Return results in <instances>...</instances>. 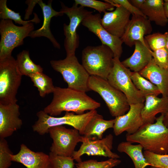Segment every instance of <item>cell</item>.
I'll return each mask as SVG.
<instances>
[{
    "label": "cell",
    "instance_id": "21",
    "mask_svg": "<svg viewBox=\"0 0 168 168\" xmlns=\"http://www.w3.org/2000/svg\"><path fill=\"white\" fill-rule=\"evenodd\" d=\"M139 72L158 88L162 97H168V70L158 66L152 58L149 63Z\"/></svg>",
    "mask_w": 168,
    "mask_h": 168
},
{
    "label": "cell",
    "instance_id": "20",
    "mask_svg": "<svg viewBox=\"0 0 168 168\" xmlns=\"http://www.w3.org/2000/svg\"><path fill=\"white\" fill-rule=\"evenodd\" d=\"M134 50L132 55L121 63L125 67L133 72H139L152 60L153 58L152 51L147 43L145 45L137 41L134 42Z\"/></svg>",
    "mask_w": 168,
    "mask_h": 168
},
{
    "label": "cell",
    "instance_id": "22",
    "mask_svg": "<svg viewBox=\"0 0 168 168\" xmlns=\"http://www.w3.org/2000/svg\"><path fill=\"white\" fill-rule=\"evenodd\" d=\"M145 103L141 111L144 124H153L159 113L165 114L168 110V97L159 98L154 95L145 96Z\"/></svg>",
    "mask_w": 168,
    "mask_h": 168
},
{
    "label": "cell",
    "instance_id": "25",
    "mask_svg": "<svg viewBox=\"0 0 168 168\" xmlns=\"http://www.w3.org/2000/svg\"><path fill=\"white\" fill-rule=\"evenodd\" d=\"M114 119L105 120L103 116L96 113L91 120L84 136L91 138L96 137L98 139L103 138L104 133L108 129L114 127Z\"/></svg>",
    "mask_w": 168,
    "mask_h": 168
},
{
    "label": "cell",
    "instance_id": "4",
    "mask_svg": "<svg viewBox=\"0 0 168 168\" xmlns=\"http://www.w3.org/2000/svg\"><path fill=\"white\" fill-rule=\"evenodd\" d=\"M114 54L107 46H88L82 52V65L90 76L107 80L113 65Z\"/></svg>",
    "mask_w": 168,
    "mask_h": 168
},
{
    "label": "cell",
    "instance_id": "36",
    "mask_svg": "<svg viewBox=\"0 0 168 168\" xmlns=\"http://www.w3.org/2000/svg\"><path fill=\"white\" fill-rule=\"evenodd\" d=\"M152 55L157 65L162 68L168 70V51L166 47L152 51Z\"/></svg>",
    "mask_w": 168,
    "mask_h": 168
},
{
    "label": "cell",
    "instance_id": "35",
    "mask_svg": "<svg viewBox=\"0 0 168 168\" xmlns=\"http://www.w3.org/2000/svg\"><path fill=\"white\" fill-rule=\"evenodd\" d=\"M49 155L52 168H74L75 164L72 157L59 156L51 152Z\"/></svg>",
    "mask_w": 168,
    "mask_h": 168
},
{
    "label": "cell",
    "instance_id": "31",
    "mask_svg": "<svg viewBox=\"0 0 168 168\" xmlns=\"http://www.w3.org/2000/svg\"><path fill=\"white\" fill-rule=\"evenodd\" d=\"M74 1V3L77 5L93 8L100 13L107 11H113L116 7L112 4L96 0H75Z\"/></svg>",
    "mask_w": 168,
    "mask_h": 168
},
{
    "label": "cell",
    "instance_id": "13",
    "mask_svg": "<svg viewBox=\"0 0 168 168\" xmlns=\"http://www.w3.org/2000/svg\"><path fill=\"white\" fill-rule=\"evenodd\" d=\"M101 19L100 13H92L83 20L82 24L98 37L102 44L107 46L111 49L114 58H119L123 52V43L121 38L111 34L103 27L101 22Z\"/></svg>",
    "mask_w": 168,
    "mask_h": 168
},
{
    "label": "cell",
    "instance_id": "2",
    "mask_svg": "<svg viewBox=\"0 0 168 168\" xmlns=\"http://www.w3.org/2000/svg\"><path fill=\"white\" fill-rule=\"evenodd\" d=\"M164 114L153 124H144L135 133L126 135V141L141 144L145 151L158 154H168V128L163 124Z\"/></svg>",
    "mask_w": 168,
    "mask_h": 168
},
{
    "label": "cell",
    "instance_id": "28",
    "mask_svg": "<svg viewBox=\"0 0 168 168\" xmlns=\"http://www.w3.org/2000/svg\"><path fill=\"white\" fill-rule=\"evenodd\" d=\"M131 77L137 88L145 96L148 95L157 96L161 94L156 85L142 76L139 72H132Z\"/></svg>",
    "mask_w": 168,
    "mask_h": 168
},
{
    "label": "cell",
    "instance_id": "3",
    "mask_svg": "<svg viewBox=\"0 0 168 168\" xmlns=\"http://www.w3.org/2000/svg\"><path fill=\"white\" fill-rule=\"evenodd\" d=\"M97 113L96 110L81 114L66 112L62 117H55L49 115L43 110H40L36 114L38 120L32 125V128L34 132L42 135L49 133L51 127L68 125L77 130L81 135L84 136L91 120Z\"/></svg>",
    "mask_w": 168,
    "mask_h": 168
},
{
    "label": "cell",
    "instance_id": "39",
    "mask_svg": "<svg viewBox=\"0 0 168 168\" xmlns=\"http://www.w3.org/2000/svg\"><path fill=\"white\" fill-rule=\"evenodd\" d=\"M129 1L133 6L140 10L145 0H130Z\"/></svg>",
    "mask_w": 168,
    "mask_h": 168
},
{
    "label": "cell",
    "instance_id": "18",
    "mask_svg": "<svg viewBox=\"0 0 168 168\" xmlns=\"http://www.w3.org/2000/svg\"><path fill=\"white\" fill-rule=\"evenodd\" d=\"M12 161L20 163L27 168H52L49 155L43 152H35L24 144L19 152L11 156Z\"/></svg>",
    "mask_w": 168,
    "mask_h": 168
},
{
    "label": "cell",
    "instance_id": "37",
    "mask_svg": "<svg viewBox=\"0 0 168 168\" xmlns=\"http://www.w3.org/2000/svg\"><path fill=\"white\" fill-rule=\"evenodd\" d=\"M105 2L112 4L117 7H122L128 11L132 15L141 16H145L141 11L133 6L128 0H106Z\"/></svg>",
    "mask_w": 168,
    "mask_h": 168
},
{
    "label": "cell",
    "instance_id": "12",
    "mask_svg": "<svg viewBox=\"0 0 168 168\" xmlns=\"http://www.w3.org/2000/svg\"><path fill=\"white\" fill-rule=\"evenodd\" d=\"M113 136L110 134L101 139H95L83 136L82 144L77 151H75L72 157L77 162L82 161L84 154L110 158L119 159V156L112 152Z\"/></svg>",
    "mask_w": 168,
    "mask_h": 168
},
{
    "label": "cell",
    "instance_id": "6",
    "mask_svg": "<svg viewBox=\"0 0 168 168\" xmlns=\"http://www.w3.org/2000/svg\"><path fill=\"white\" fill-rule=\"evenodd\" d=\"M88 87L99 94L105 101L111 115L115 117L125 114L130 105L125 95L112 86L107 80L90 76Z\"/></svg>",
    "mask_w": 168,
    "mask_h": 168
},
{
    "label": "cell",
    "instance_id": "15",
    "mask_svg": "<svg viewBox=\"0 0 168 168\" xmlns=\"http://www.w3.org/2000/svg\"><path fill=\"white\" fill-rule=\"evenodd\" d=\"M152 30L151 21L146 17L133 15L121 39L123 43L130 47L134 45L137 41L146 45L144 37L151 34Z\"/></svg>",
    "mask_w": 168,
    "mask_h": 168
},
{
    "label": "cell",
    "instance_id": "29",
    "mask_svg": "<svg viewBox=\"0 0 168 168\" xmlns=\"http://www.w3.org/2000/svg\"><path fill=\"white\" fill-rule=\"evenodd\" d=\"M7 0H0V18L1 20L10 19L13 20L15 23L24 26L30 22L38 23L40 20L36 14L34 13V17L31 20H23L19 13L15 12L8 7Z\"/></svg>",
    "mask_w": 168,
    "mask_h": 168
},
{
    "label": "cell",
    "instance_id": "7",
    "mask_svg": "<svg viewBox=\"0 0 168 168\" xmlns=\"http://www.w3.org/2000/svg\"><path fill=\"white\" fill-rule=\"evenodd\" d=\"M22 77L12 56L0 60V104L17 103Z\"/></svg>",
    "mask_w": 168,
    "mask_h": 168
},
{
    "label": "cell",
    "instance_id": "19",
    "mask_svg": "<svg viewBox=\"0 0 168 168\" xmlns=\"http://www.w3.org/2000/svg\"><path fill=\"white\" fill-rule=\"evenodd\" d=\"M52 2V0H49L47 4H46L42 0H37V3L42 11L44 17L43 23L41 28L31 32L28 36L32 38L45 37L49 40L55 48L60 49L61 48L60 44L51 32L50 28V23L53 17L62 16L64 14L60 11L58 12L53 8Z\"/></svg>",
    "mask_w": 168,
    "mask_h": 168
},
{
    "label": "cell",
    "instance_id": "43",
    "mask_svg": "<svg viewBox=\"0 0 168 168\" xmlns=\"http://www.w3.org/2000/svg\"><path fill=\"white\" fill-rule=\"evenodd\" d=\"M150 168H160V167H155V166H151V167H150Z\"/></svg>",
    "mask_w": 168,
    "mask_h": 168
},
{
    "label": "cell",
    "instance_id": "10",
    "mask_svg": "<svg viewBox=\"0 0 168 168\" xmlns=\"http://www.w3.org/2000/svg\"><path fill=\"white\" fill-rule=\"evenodd\" d=\"M60 2L61 8L60 11L66 15L70 20L69 25L65 23L63 25L65 36L64 45L66 56L74 55L79 45V37L77 32V28L83 20L93 12L74 3L72 7H68L63 2Z\"/></svg>",
    "mask_w": 168,
    "mask_h": 168
},
{
    "label": "cell",
    "instance_id": "34",
    "mask_svg": "<svg viewBox=\"0 0 168 168\" xmlns=\"http://www.w3.org/2000/svg\"><path fill=\"white\" fill-rule=\"evenodd\" d=\"M13 154L5 138H0V168H9L12 164Z\"/></svg>",
    "mask_w": 168,
    "mask_h": 168
},
{
    "label": "cell",
    "instance_id": "40",
    "mask_svg": "<svg viewBox=\"0 0 168 168\" xmlns=\"http://www.w3.org/2000/svg\"><path fill=\"white\" fill-rule=\"evenodd\" d=\"M164 7L166 16L168 19V0L164 1Z\"/></svg>",
    "mask_w": 168,
    "mask_h": 168
},
{
    "label": "cell",
    "instance_id": "9",
    "mask_svg": "<svg viewBox=\"0 0 168 168\" xmlns=\"http://www.w3.org/2000/svg\"><path fill=\"white\" fill-rule=\"evenodd\" d=\"M33 22L18 26L12 20H1L0 22V60L12 56L13 50L23 44L24 39L34 29Z\"/></svg>",
    "mask_w": 168,
    "mask_h": 168
},
{
    "label": "cell",
    "instance_id": "26",
    "mask_svg": "<svg viewBox=\"0 0 168 168\" xmlns=\"http://www.w3.org/2000/svg\"><path fill=\"white\" fill-rule=\"evenodd\" d=\"M17 68L22 76L43 72V68L39 65L34 63L30 58L29 51L23 50L18 54L16 59Z\"/></svg>",
    "mask_w": 168,
    "mask_h": 168
},
{
    "label": "cell",
    "instance_id": "1",
    "mask_svg": "<svg viewBox=\"0 0 168 168\" xmlns=\"http://www.w3.org/2000/svg\"><path fill=\"white\" fill-rule=\"evenodd\" d=\"M51 102L43 111L49 115H60L63 111L72 112L77 114L86 110H96L100 104L88 96L86 92L68 87L55 86Z\"/></svg>",
    "mask_w": 168,
    "mask_h": 168
},
{
    "label": "cell",
    "instance_id": "8",
    "mask_svg": "<svg viewBox=\"0 0 168 168\" xmlns=\"http://www.w3.org/2000/svg\"><path fill=\"white\" fill-rule=\"evenodd\" d=\"M113 63V68L107 78L109 82L125 95L129 105L144 103L145 96L133 84L130 70L125 67L119 58H114Z\"/></svg>",
    "mask_w": 168,
    "mask_h": 168
},
{
    "label": "cell",
    "instance_id": "27",
    "mask_svg": "<svg viewBox=\"0 0 168 168\" xmlns=\"http://www.w3.org/2000/svg\"><path fill=\"white\" fill-rule=\"evenodd\" d=\"M28 77L33 83L34 86L37 88L41 97H44L47 95L54 92L55 86L52 78L43 72L32 74Z\"/></svg>",
    "mask_w": 168,
    "mask_h": 168
},
{
    "label": "cell",
    "instance_id": "5",
    "mask_svg": "<svg viewBox=\"0 0 168 168\" xmlns=\"http://www.w3.org/2000/svg\"><path fill=\"white\" fill-rule=\"evenodd\" d=\"M50 64L53 68L62 75L69 88L86 92L91 91L88 82L90 75L75 54L66 56L59 60H52Z\"/></svg>",
    "mask_w": 168,
    "mask_h": 168
},
{
    "label": "cell",
    "instance_id": "23",
    "mask_svg": "<svg viewBox=\"0 0 168 168\" xmlns=\"http://www.w3.org/2000/svg\"><path fill=\"white\" fill-rule=\"evenodd\" d=\"M163 0H145L140 10L150 21L157 25L164 26L168 22Z\"/></svg>",
    "mask_w": 168,
    "mask_h": 168
},
{
    "label": "cell",
    "instance_id": "41",
    "mask_svg": "<svg viewBox=\"0 0 168 168\" xmlns=\"http://www.w3.org/2000/svg\"><path fill=\"white\" fill-rule=\"evenodd\" d=\"M163 122L165 126L168 128V110L164 114Z\"/></svg>",
    "mask_w": 168,
    "mask_h": 168
},
{
    "label": "cell",
    "instance_id": "33",
    "mask_svg": "<svg viewBox=\"0 0 168 168\" xmlns=\"http://www.w3.org/2000/svg\"><path fill=\"white\" fill-rule=\"evenodd\" d=\"M143 154L146 161L150 166L168 168V154H158L147 151H144Z\"/></svg>",
    "mask_w": 168,
    "mask_h": 168
},
{
    "label": "cell",
    "instance_id": "14",
    "mask_svg": "<svg viewBox=\"0 0 168 168\" xmlns=\"http://www.w3.org/2000/svg\"><path fill=\"white\" fill-rule=\"evenodd\" d=\"M144 103L130 105L128 112L121 116L115 117L113 128L114 133L118 136L124 132L127 134H132L136 133L144 124L141 111Z\"/></svg>",
    "mask_w": 168,
    "mask_h": 168
},
{
    "label": "cell",
    "instance_id": "30",
    "mask_svg": "<svg viewBox=\"0 0 168 168\" xmlns=\"http://www.w3.org/2000/svg\"><path fill=\"white\" fill-rule=\"evenodd\" d=\"M121 161L119 159L110 158L102 161L90 159L75 164L77 168H114L119 165Z\"/></svg>",
    "mask_w": 168,
    "mask_h": 168
},
{
    "label": "cell",
    "instance_id": "32",
    "mask_svg": "<svg viewBox=\"0 0 168 168\" xmlns=\"http://www.w3.org/2000/svg\"><path fill=\"white\" fill-rule=\"evenodd\" d=\"M144 39L152 51L166 47V34L158 32L147 35Z\"/></svg>",
    "mask_w": 168,
    "mask_h": 168
},
{
    "label": "cell",
    "instance_id": "24",
    "mask_svg": "<svg viewBox=\"0 0 168 168\" xmlns=\"http://www.w3.org/2000/svg\"><path fill=\"white\" fill-rule=\"evenodd\" d=\"M143 147L140 144L133 145L128 141L119 143L117 150L120 152L127 154L132 160L135 168H145L150 166L144 156L142 150Z\"/></svg>",
    "mask_w": 168,
    "mask_h": 168
},
{
    "label": "cell",
    "instance_id": "42",
    "mask_svg": "<svg viewBox=\"0 0 168 168\" xmlns=\"http://www.w3.org/2000/svg\"><path fill=\"white\" fill-rule=\"evenodd\" d=\"M166 47L168 51V32H166Z\"/></svg>",
    "mask_w": 168,
    "mask_h": 168
},
{
    "label": "cell",
    "instance_id": "17",
    "mask_svg": "<svg viewBox=\"0 0 168 168\" xmlns=\"http://www.w3.org/2000/svg\"><path fill=\"white\" fill-rule=\"evenodd\" d=\"M20 107L17 104H0V138L11 136L22 125L19 118Z\"/></svg>",
    "mask_w": 168,
    "mask_h": 168
},
{
    "label": "cell",
    "instance_id": "16",
    "mask_svg": "<svg viewBox=\"0 0 168 168\" xmlns=\"http://www.w3.org/2000/svg\"><path fill=\"white\" fill-rule=\"evenodd\" d=\"M104 13L101 19L102 26L109 33L121 38L130 19L131 14L120 6L113 11Z\"/></svg>",
    "mask_w": 168,
    "mask_h": 168
},
{
    "label": "cell",
    "instance_id": "38",
    "mask_svg": "<svg viewBox=\"0 0 168 168\" xmlns=\"http://www.w3.org/2000/svg\"><path fill=\"white\" fill-rule=\"evenodd\" d=\"M37 0H28L26 1L28 7L26 11L25 20H27L29 18L30 15L31 14L33 8L35 5L37 3Z\"/></svg>",
    "mask_w": 168,
    "mask_h": 168
},
{
    "label": "cell",
    "instance_id": "11",
    "mask_svg": "<svg viewBox=\"0 0 168 168\" xmlns=\"http://www.w3.org/2000/svg\"><path fill=\"white\" fill-rule=\"evenodd\" d=\"M49 133L53 140L50 152L59 156L72 157L76 146L82 141L83 136L77 130L63 125L50 128Z\"/></svg>",
    "mask_w": 168,
    "mask_h": 168
}]
</instances>
